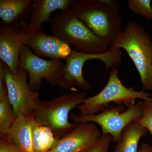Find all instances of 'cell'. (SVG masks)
Segmentation results:
<instances>
[{"label": "cell", "mask_w": 152, "mask_h": 152, "mask_svg": "<svg viewBox=\"0 0 152 152\" xmlns=\"http://www.w3.org/2000/svg\"><path fill=\"white\" fill-rule=\"evenodd\" d=\"M77 18L110 46L122 30L119 3L115 0H78L72 9Z\"/></svg>", "instance_id": "1"}, {"label": "cell", "mask_w": 152, "mask_h": 152, "mask_svg": "<svg viewBox=\"0 0 152 152\" xmlns=\"http://www.w3.org/2000/svg\"><path fill=\"white\" fill-rule=\"evenodd\" d=\"M49 22L53 35L77 51L98 54L107 51L110 47L77 18L72 9L61 11Z\"/></svg>", "instance_id": "2"}, {"label": "cell", "mask_w": 152, "mask_h": 152, "mask_svg": "<svg viewBox=\"0 0 152 152\" xmlns=\"http://www.w3.org/2000/svg\"><path fill=\"white\" fill-rule=\"evenodd\" d=\"M110 48L125 50L138 72L143 90H152V39L141 25L129 22Z\"/></svg>", "instance_id": "3"}, {"label": "cell", "mask_w": 152, "mask_h": 152, "mask_svg": "<svg viewBox=\"0 0 152 152\" xmlns=\"http://www.w3.org/2000/svg\"><path fill=\"white\" fill-rule=\"evenodd\" d=\"M87 98L84 92L65 94L51 100H38L33 113L37 124L51 128L56 137L59 139L73 129L76 123L69 121L72 110L81 104Z\"/></svg>", "instance_id": "4"}, {"label": "cell", "mask_w": 152, "mask_h": 152, "mask_svg": "<svg viewBox=\"0 0 152 152\" xmlns=\"http://www.w3.org/2000/svg\"><path fill=\"white\" fill-rule=\"evenodd\" d=\"M137 99L152 100L151 95L143 90L137 91L127 88L119 78L117 67L111 68L108 81L104 88L96 95L87 97L83 102L77 107L80 115H95L103 111L109 104L115 103L128 107L135 104Z\"/></svg>", "instance_id": "5"}, {"label": "cell", "mask_w": 152, "mask_h": 152, "mask_svg": "<svg viewBox=\"0 0 152 152\" xmlns=\"http://www.w3.org/2000/svg\"><path fill=\"white\" fill-rule=\"evenodd\" d=\"M122 50L109 49L103 53H86L73 50L70 55L66 59V63L60 73L58 84L64 89L78 87L84 91H90L91 86L89 82L84 77L83 67L88 60L96 59L103 62L106 71L109 68L118 67L121 64Z\"/></svg>", "instance_id": "6"}, {"label": "cell", "mask_w": 152, "mask_h": 152, "mask_svg": "<svg viewBox=\"0 0 152 152\" xmlns=\"http://www.w3.org/2000/svg\"><path fill=\"white\" fill-rule=\"evenodd\" d=\"M142 102H138L122 112L123 105L106 108L99 114L87 115H80L73 113L71 118L75 123L92 122L100 126L102 134L110 135L112 141L119 142L121 140L124 130L132 123L142 116L141 109Z\"/></svg>", "instance_id": "7"}, {"label": "cell", "mask_w": 152, "mask_h": 152, "mask_svg": "<svg viewBox=\"0 0 152 152\" xmlns=\"http://www.w3.org/2000/svg\"><path fill=\"white\" fill-rule=\"evenodd\" d=\"M0 75L2 76L5 83L16 118L19 116L32 115L39 99V94L30 88L28 81L27 72L18 69V72L15 75L1 61Z\"/></svg>", "instance_id": "8"}, {"label": "cell", "mask_w": 152, "mask_h": 152, "mask_svg": "<svg viewBox=\"0 0 152 152\" xmlns=\"http://www.w3.org/2000/svg\"><path fill=\"white\" fill-rule=\"evenodd\" d=\"M64 64L61 59L44 60L35 54L29 48L24 46L20 56L18 69L25 70L28 74V84L31 89L38 92L43 80L52 86L58 85L60 73Z\"/></svg>", "instance_id": "9"}, {"label": "cell", "mask_w": 152, "mask_h": 152, "mask_svg": "<svg viewBox=\"0 0 152 152\" xmlns=\"http://www.w3.org/2000/svg\"><path fill=\"white\" fill-rule=\"evenodd\" d=\"M20 23L25 46L37 56L65 60L72 51L70 46L54 36L45 34L42 28L34 27L26 22Z\"/></svg>", "instance_id": "10"}, {"label": "cell", "mask_w": 152, "mask_h": 152, "mask_svg": "<svg viewBox=\"0 0 152 152\" xmlns=\"http://www.w3.org/2000/svg\"><path fill=\"white\" fill-rule=\"evenodd\" d=\"M102 134L95 123H77L72 130L57 140L48 152H80L92 148Z\"/></svg>", "instance_id": "11"}, {"label": "cell", "mask_w": 152, "mask_h": 152, "mask_svg": "<svg viewBox=\"0 0 152 152\" xmlns=\"http://www.w3.org/2000/svg\"><path fill=\"white\" fill-rule=\"evenodd\" d=\"M24 46L21 23L2 25L0 26V58L15 75L18 70L19 56Z\"/></svg>", "instance_id": "12"}, {"label": "cell", "mask_w": 152, "mask_h": 152, "mask_svg": "<svg viewBox=\"0 0 152 152\" xmlns=\"http://www.w3.org/2000/svg\"><path fill=\"white\" fill-rule=\"evenodd\" d=\"M32 115L17 117L11 127L3 134L8 141L23 152H34L33 147Z\"/></svg>", "instance_id": "13"}, {"label": "cell", "mask_w": 152, "mask_h": 152, "mask_svg": "<svg viewBox=\"0 0 152 152\" xmlns=\"http://www.w3.org/2000/svg\"><path fill=\"white\" fill-rule=\"evenodd\" d=\"M76 0H35L30 16L29 24L42 28L43 24L50 20L51 14L55 11L66 10L73 7Z\"/></svg>", "instance_id": "14"}, {"label": "cell", "mask_w": 152, "mask_h": 152, "mask_svg": "<svg viewBox=\"0 0 152 152\" xmlns=\"http://www.w3.org/2000/svg\"><path fill=\"white\" fill-rule=\"evenodd\" d=\"M33 2L32 0H1L2 25L26 22L31 16Z\"/></svg>", "instance_id": "15"}, {"label": "cell", "mask_w": 152, "mask_h": 152, "mask_svg": "<svg viewBox=\"0 0 152 152\" xmlns=\"http://www.w3.org/2000/svg\"><path fill=\"white\" fill-rule=\"evenodd\" d=\"M147 129L142 126L132 123L125 128L121 140L116 146L119 152H137L139 141L146 134Z\"/></svg>", "instance_id": "16"}, {"label": "cell", "mask_w": 152, "mask_h": 152, "mask_svg": "<svg viewBox=\"0 0 152 152\" xmlns=\"http://www.w3.org/2000/svg\"><path fill=\"white\" fill-rule=\"evenodd\" d=\"M15 118L5 83L2 76L0 75V134L7 132Z\"/></svg>", "instance_id": "17"}, {"label": "cell", "mask_w": 152, "mask_h": 152, "mask_svg": "<svg viewBox=\"0 0 152 152\" xmlns=\"http://www.w3.org/2000/svg\"><path fill=\"white\" fill-rule=\"evenodd\" d=\"M33 147L34 152H48L57 141L51 128L37 124L34 122L32 127Z\"/></svg>", "instance_id": "18"}, {"label": "cell", "mask_w": 152, "mask_h": 152, "mask_svg": "<svg viewBox=\"0 0 152 152\" xmlns=\"http://www.w3.org/2000/svg\"><path fill=\"white\" fill-rule=\"evenodd\" d=\"M151 1L150 0H129L128 7L133 12L148 20H152Z\"/></svg>", "instance_id": "19"}, {"label": "cell", "mask_w": 152, "mask_h": 152, "mask_svg": "<svg viewBox=\"0 0 152 152\" xmlns=\"http://www.w3.org/2000/svg\"><path fill=\"white\" fill-rule=\"evenodd\" d=\"M141 109L142 116L135 123L145 128L152 136V100L142 102Z\"/></svg>", "instance_id": "20"}, {"label": "cell", "mask_w": 152, "mask_h": 152, "mask_svg": "<svg viewBox=\"0 0 152 152\" xmlns=\"http://www.w3.org/2000/svg\"><path fill=\"white\" fill-rule=\"evenodd\" d=\"M112 141L111 136L102 134L98 141L92 147L90 152H109V146Z\"/></svg>", "instance_id": "21"}, {"label": "cell", "mask_w": 152, "mask_h": 152, "mask_svg": "<svg viewBox=\"0 0 152 152\" xmlns=\"http://www.w3.org/2000/svg\"><path fill=\"white\" fill-rule=\"evenodd\" d=\"M0 135V152H23L8 141L4 135Z\"/></svg>", "instance_id": "22"}, {"label": "cell", "mask_w": 152, "mask_h": 152, "mask_svg": "<svg viewBox=\"0 0 152 152\" xmlns=\"http://www.w3.org/2000/svg\"><path fill=\"white\" fill-rule=\"evenodd\" d=\"M137 152H152V145H150L147 143H144Z\"/></svg>", "instance_id": "23"}, {"label": "cell", "mask_w": 152, "mask_h": 152, "mask_svg": "<svg viewBox=\"0 0 152 152\" xmlns=\"http://www.w3.org/2000/svg\"><path fill=\"white\" fill-rule=\"evenodd\" d=\"M92 148H90L89 149H86V150H84V151H82L80 152H90V151H91V149Z\"/></svg>", "instance_id": "24"}, {"label": "cell", "mask_w": 152, "mask_h": 152, "mask_svg": "<svg viewBox=\"0 0 152 152\" xmlns=\"http://www.w3.org/2000/svg\"><path fill=\"white\" fill-rule=\"evenodd\" d=\"M114 152H119V151L117 149V148H116V149L115 150V151H114Z\"/></svg>", "instance_id": "25"}]
</instances>
